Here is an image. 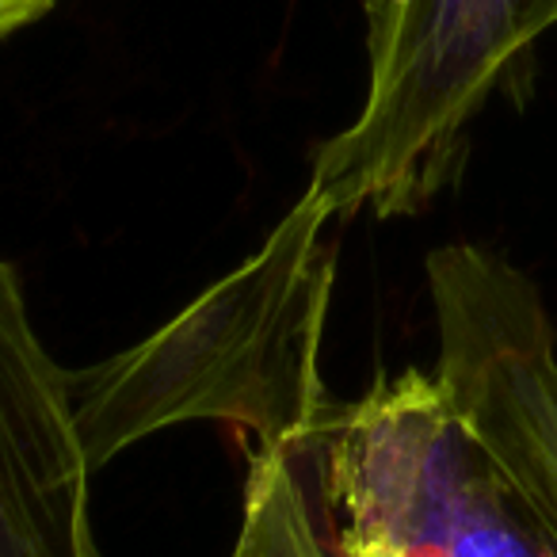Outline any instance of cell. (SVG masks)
Listing matches in <instances>:
<instances>
[{
  "label": "cell",
  "instance_id": "cell-1",
  "mask_svg": "<svg viewBox=\"0 0 557 557\" xmlns=\"http://www.w3.org/2000/svg\"><path fill=\"white\" fill-rule=\"evenodd\" d=\"M333 210L306 187L287 218L191 306L134 348L73 371V409L92 470L146 435L222 420L245 443H290L306 458L336 401L321 341L336 283Z\"/></svg>",
  "mask_w": 557,
  "mask_h": 557
},
{
  "label": "cell",
  "instance_id": "cell-2",
  "mask_svg": "<svg viewBox=\"0 0 557 557\" xmlns=\"http://www.w3.org/2000/svg\"><path fill=\"white\" fill-rule=\"evenodd\" d=\"M336 557H557V531L435 371L379 374L306 458Z\"/></svg>",
  "mask_w": 557,
  "mask_h": 557
},
{
  "label": "cell",
  "instance_id": "cell-3",
  "mask_svg": "<svg viewBox=\"0 0 557 557\" xmlns=\"http://www.w3.org/2000/svg\"><path fill=\"white\" fill-rule=\"evenodd\" d=\"M557 27V0H367V88L310 191L333 218H409L458 172L473 119Z\"/></svg>",
  "mask_w": 557,
  "mask_h": 557
},
{
  "label": "cell",
  "instance_id": "cell-4",
  "mask_svg": "<svg viewBox=\"0 0 557 557\" xmlns=\"http://www.w3.org/2000/svg\"><path fill=\"white\" fill-rule=\"evenodd\" d=\"M73 371L42 344L20 271L0 256V557H103Z\"/></svg>",
  "mask_w": 557,
  "mask_h": 557
},
{
  "label": "cell",
  "instance_id": "cell-5",
  "mask_svg": "<svg viewBox=\"0 0 557 557\" xmlns=\"http://www.w3.org/2000/svg\"><path fill=\"white\" fill-rule=\"evenodd\" d=\"M248 478L230 557H336L306 455L290 443H245Z\"/></svg>",
  "mask_w": 557,
  "mask_h": 557
},
{
  "label": "cell",
  "instance_id": "cell-6",
  "mask_svg": "<svg viewBox=\"0 0 557 557\" xmlns=\"http://www.w3.org/2000/svg\"><path fill=\"white\" fill-rule=\"evenodd\" d=\"M516 478L531 493V500L542 508V516L549 519V527L557 531V428L523 450Z\"/></svg>",
  "mask_w": 557,
  "mask_h": 557
},
{
  "label": "cell",
  "instance_id": "cell-7",
  "mask_svg": "<svg viewBox=\"0 0 557 557\" xmlns=\"http://www.w3.org/2000/svg\"><path fill=\"white\" fill-rule=\"evenodd\" d=\"M58 0H0V42L12 39L24 27L39 24Z\"/></svg>",
  "mask_w": 557,
  "mask_h": 557
}]
</instances>
